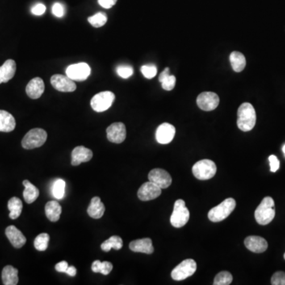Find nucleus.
<instances>
[{"mask_svg":"<svg viewBox=\"0 0 285 285\" xmlns=\"http://www.w3.org/2000/svg\"><path fill=\"white\" fill-rule=\"evenodd\" d=\"M236 207V200L233 198H227L222 203L219 204V205L211 208L208 211L207 216L208 219L214 223L223 221L232 214Z\"/></svg>","mask_w":285,"mask_h":285,"instance_id":"7ed1b4c3","label":"nucleus"},{"mask_svg":"<svg viewBox=\"0 0 285 285\" xmlns=\"http://www.w3.org/2000/svg\"><path fill=\"white\" fill-rule=\"evenodd\" d=\"M190 211L186 206V202L179 199L174 203L173 213L170 216V223L173 227L180 228L184 227L190 219Z\"/></svg>","mask_w":285,"mask_h":285,"instance_id":"423d86ee","label":"nucleus"},{"mask_svg":"<svg viewBox=\"0 0 285 285\" xmlns=\"http://www.w3.org/2000/svg\"><path fill=\"white\" fill-rule=\"evenodd\" d=\"M65 190V182L62 179H57L52 186V194L56 199H62Z\"/></svg>","mask_w":285,"mask_h":285,"instance_id":"473e14b6","label":"nucleus"},{"mask_svg":"<svg viewBox=\"0 0 285 285\" xmlns=\"http://www.w3.org/2000/svg\"><path fill=\"white\" fill-rule=\"evenodd\" d=\"M62 212V208L60 204L56 201H51L46 204L45 215L51 222L58 221L60 215Z\"/></svg>","mask_w":285,"mask_h":285,"instance_id":"393cba45","label":"nucleus"},{"mask_svg":"<svg viewBox=\"0 0 285 285\" xmlns=\"http://www.w3.org/2000/svg\"><path fill=\"white\" fill-rule=\"evenodd\" d=\"M162 194V189L152 182H145L138 190L137 196L142 202H148L159 198Z\"/></svg>","mask_w":285,"mask_h":285,"instance_id":"f8f14e48","label":"nucleus"},{"mask_svg":"<svg viewBox=\"0 0 285 285\" xmlns=\"http://www.w3.org/2000/svg\"><path fill=\"white\" fill-rule=\"evenodd\" d=\"M93 157L91 150L83 146H79L74 148L72 152V165H79L82 163L90 161Z\"/></svg>","mask_w":285,"mask_h":285,"instance_id":"6ab92c4d","label":"nucleus"},{"mask_svg":"<svg viewBox=\"0 0 285 285\" xmlns=\"http://www.w3.org/2000/svg\"><path fill=\"white\" fill-rule=\"evenodd\" d=\"M23 186H25V190L23 192L25 202L27 204L34 203L39 197V190L36 186L29 182L28 180L23 181Z\"/></svg>","mask_w":285,"mask_h":285,"instance_id":"a878e982","label":"nucleus"},{"mask_svg":"<svg viewBox=\"0 0 285 285\" xmlns=\"http://www.w3.org/2000/svg\"><path fill=\"white\" fill-rule=\"evenodd\" d=\"M230 62L233 70L236 72H243L246 65V60L244 54L236 51L232 52L230 55Z\"/></svg>","mask_w":285,"mask_h":285,"instance_id":"bb28decb","label":"nucleus"},{"mask_svg":"<svg viewBox=\"0 0 285 285\" xmlns=\"http://www.w3.org/2000/svg\"><path fill=\"white\" fill-rule=\"evenodd\" d=\"M150 182L155 184L161 189H166L172 183V178L170 174L165 169L156 168L150 171L148 174Z\"/></svg>","mask_w":285,"mask_h":285,"instance_id":"9b49d317","label":"nucleus"},{"mask_svg":"<svg viewBox=\"0 0 285 285\" xmlns=\"http://www.w3.org/2000/svg\"><path fill=\"white\" fill-rule=\"evenodd\" d=\"M18 269L12 265H6L2 272V283L5 285H16L18 283Z\"/></svg>","mask_w":285,"mask_h":285,"instance_id":"b1692460","label":"nucleus"},{"mask_svg":"<svg viewBox=\"0 0 285 285\" xmlns=\"http://www.w3.org/2000/svg\"><path fill=\"white\" fill-rule=\"evenodd\" d=\"M115 100V94L111 91H103L94 95L90 101V106L98 113L106 111L111 107Z\"/></svg>","mask_w":285,"mask_h":285,"instance_id":"6e6552de","label":"nucleus"},{"mask_svg":"<svg viewBox=\"0 0 285 285\" xmlns=\"http://www.w3.org/2000/svg\"><path fill=\"white\" fill-rule=\"evenodd\" d=\"M113 269V265L110 261H102V267H101V272L100 273L103 275H108L111 273Z\"/></svg>","mask_w":285,"mask_h":285,"instance_id":"a19ab883","label":"nucleus"},{"mask_svg":"<svg viewBox=\"0 0 285 285\" xmlns=\"http://www.w3.org/2000/svg\"><path fill=\"white\" fill-rule=\"evenodd\" d=\"M118 76L123 79H128L133 75V68L128 65H122L117 68Z\"/></svg>","mask_w":285,"mask_h":285,"instance_id":"f704fd0d","label":"nucleus"},{"mask_svg":"<svg viewBox=\"0 0 285 285\" xmlns=\"http://www.w3.org/2000/svg\"><path fill=\"white\" fill-rule=\"evenodd\" d=\"M51 83L56 90L60 92H73L76 90V84L68 76L54 75L51 78Z\"/></svg>","mask_w":285,"mask_h":285,"instance_id":"4468645a","label":"nucleus"},{"mask_svg":"<svg viewBox=\"0 0 285 285\" xmlns=\"http://www.w3.org/2000/svg\"><path fill=\"white\" fill-rule=\"evenodd\" d=\"M233 281L232 273L227 271H222L215 276L214 285H229Z\"/></svg>","mask_w":285,"mask_h":285,"instance_id":"7c9ffc66","label":"nucleus"},{"mask_svg":"<svg viewBox=\"0 0 285 285\" xmlns=\"http://www.w3.org/2000/svg\"><path fill=\"white\" fill-rule=\"evenodd\" d=\"M257 120L254 108L249 102L242 104L238 110L237 125L243 132H249L254 128Z\"/></svg>","mask_w":285,"mask_h":285,"instance_id":"f257e3e1","label":"nucleus"},{"mask_svg":"<svg viewBox=\"0 0 285 285\" xmlns=\"http://www.w3.org/2000/svg\"><path fill=\"white\" fill-rule=\"evenodd\" d=\"M108 18L105 13L99 12L94 14L93 16L88 18V22H90L91 26L95 28L102 27L107 22Z\"/></svg>","mask_w":285,"mask_h":285,"instance_id":"2f4dec72","label":"nucleus"},{"mask_svg":"<svg viewBox=\"0 0 285 285\" xmlns=\"http://www.w3.org/2000/svg\"><path fill=\"white\" fill-rule=\"evenodd\" d=\"M269 165H270V171L275 173L280 168L279 160L277 159V156L272 155L269 157Z\"/></svg>","mask_w":285,"mask_h":285,"instance_id":"58836bf2","label":"nucleus"},{"mask_svg":"<svg viewBox=\"0 0 285 285\" xmlns=\"http://www.w3.org/2000/svg\"><path fill=\"white\" fill-rule=\"evenodd\" d=\"M123 247V240L120 236H112L109 240L102 243L101 248L105 252L110 251V249H114L119 250Z\"/></svg>","mask_w":285,"mask_h":285,"instance_id":"c85d7f7f","label":"nucleus"},{"mask_svg":"<svg viewBox=\"0 0 285 285\" xmlns=\"http://www.w3.org/2000/svg\"><path fill=\"white\" fill-rule=\"evenodd\" d=\"M76 273H77V270H76V268L75 266H68L67 271L65 272V273L71 277H75L76 275Z\"/></svg>","mask_w":285,"mask_h":285,"instance_id":"49530a36","label":"nucleus"},{"mask_svg":"<svg viewBox=\"0 0 285 285\" xmlns=\"http://www.w3.org/2000/svg\"><path fill=\"white\" fill-rule=\"evenodd\" d=\"M68 268V262L65 261H60L59 263L56 264V266H55L56 271L59 272V273H65Z\"/></svg>","mask_w":285,"mask_h":285,"instance_id":"37998d69","label":"nucleus"},{"mask_svg":"<svg viewBox=\"0 0 285 285\" xmlns=\"http://www.w3.org/2000/svg\"><path fill=\"white\" fill-rule=\"evenodd\" d=\"M108 140L114 144H122L126 139V128L122 122H116L106 129Z\"/></svg>","mask_w":285,"mask_h":285,"instance_id":"ddd939ff","label":"nucleus"},{"mask_svg":"<svg viewBox=\"0 0 285 285\" xmlns=\"http://www.w3.org/2000/svg\"><path fill=\"white\" fill-rule=\"evenodd\" d=\"M198 265L194 259H186L177 265L171 272L172 279L174 281H183L194 275L197 271Z\"/></svg>","mask_w":285,"mask_h":285,"instance_id":"0eeeda50","label":"nucleus"},{"mask_svg":"<svg viewBox=\"0 0 285 285\" xmlns=\"http://www.w3.org/2000/svg\"><path fill=\"white\" fill-rule=\"evenodd\" d=\"M49 240L50 236L48 234H40L34 240V247L39 251H44L48 248Z\"/></svg>","mask_w":285,"mask_h":285,"instance_id":"c756f323","label":"nucleus"},{"mask_svg":"<svg viewBox=\"0 0 285 285\" xmlns=\"http://www.w3.org/2000/svg\"><path fill=\"white\" fill-rule=\"evenodd\" d=\"M176 129L174 125L169 123L160 124L156 130V137L158 143L168 144L174 140Z\"/></svg>","mask_w":285,"mask_h":285,"instance_id":"2eb2a0df","label":"nucleus"},{"mask_svg":"<svg viewBox=\"0 0 285 285\" xmlns=\"http://www.w3.org/2000/svg\"><path fill=\"white\" fill-rule=\"evenodd\" d=\"M16 72V63L13 60H7L0 67V84L7 82L14 77Z\"/></svg>","mask_w":285,"mask_h":285,"instance_id":"412c9836","label":"nucleus"},{"mask_svg":"<svg viewBox=\"0 0 285 285\" xmlns=\"http://www.w3.org/2000/svg\"><path fill=\"white\" fill-rule=\"evenodd\" d=\"M175 84V76L169 75L162 82V87L163 88L164 90L169 91V90H172L174 89Z\"/></svg>","mask_w":285,"mask_h":285,"instance_id":"c9c22d12","label":"nucleus"},{"mask_svg":"<svg viewBox=\"0 0 285 285\" xmlns=\"http://www.w3.org/2000/svg\"><path fill=\"white\" fill-rule=\"evenodd\" d=\"M26 94L32 99H38L44 94V81L39 77L30 80L26 88Z\"/></svg>","mask_w":285,"mask_h":285,"instance_id":"f3484780","label":"nucleus"},{"mask_svg":"<svg viewBox=\"0 0 285 285\" xmlns=\"http://www.w3.org/2000/svg\"><path fill=\"white\" fill-rule=\"evenodd\" d=\"M275 215V203L270 197L264 198L254 212L256 221L260 225H267L271 223Z\"/></svg>","mask_w":285,"mask_h":285,"instance_id":"f03ea898","label":"nucleus"},{"mask_svg":"<svg viewBox=\"0 0 285 285\" xmlns=\"http://www.w3.org/2000/svg\"><path fill=\"white\" fill-rule=\"evenodd\" d=\"M67 76L73 81L82 82L90 75V68L86 63L72 64L67 68Z\"/></svg>","mask_w":285,"mask_h":285,"instance_id":"1a4fd4ad","label":"nucleus"},{"mask_svg":"<svg viewBox=\"0 0 285 285\" xmlns=\"http://www.w3.org/2000/svg\"><path fill=\"white\" fill-rule=\"evenodd\" d=\"M47 132L42 128H33L22 139V146L25 149L40 148L47 140Z\"/></svg>","mask_w":285,"mask_h":285,"instance_id":"39448f33","label":"nucleus"},{"mask_svg":"<svg viewBox=\"0 0 285 285\" xmlns=\"http://www.w3.org/2000/svg\"><path fill=\"white\" fill-rule=\"evenodd\" d=\"M46 6L42 3H38V4L35 5V6H33L32 9H31V12L34 15H38V16H40L42 14L45 12Z\"/></svg>","mask_w":285,"mask_h":285,"instance_id":"ea45409f","label":"nucleus"},{"mask_svg":"<svg viewBox=\"0 0 285 285\" xmlns=\"http://www.w3.org/2000/svg\"><path fill=\"white\" fill-rule=\"evenodd\" d=\"M284 258H285V255H284Z\"/></svg>","mask_w":285,"mask_h":285,"instance_id":"09e8293b","label":"nucleus"},{"mask_svg":"<svg viewBox=\"0 0 285 285\" xmlns=\"http://www.w3.org/2000/svg\"><path fill=\"white\" fill-rule=\"evenodd\" d=\"M129 248L132 251L136 252V253H144L147 254H152L154 253L152 241L149 238L131 242Z\"/></svg>","mask_w":285,"mask_h":285,"instance_id":"aec40b11","label":"nucleus"},{"mask_svg":"<svg viewBox=\"0 0 285 285\" xmlns=\"http://www.w3.org/2000/svg\"><path fill=\"white\" fill-rule=\"evenodd\" d=\"M198 107L204 111H212L219 104V98L214 92H203L197 99Z\"/></svg>","mask_w":285,"mask_h":285,"instance_id":"9d476101","label":"nucleus"},{"mask_svg":"<svg viewBox=\"0 0 285 285\" xmlns=\"http://www.w3.org/2000/svg\"><path fill=\"white\" fill-rule=\"evenodd\" d=\"M52 14L57 18H62L64 15V7L60 2L54 3L52 8Z\"/></svg>","mask_w":285,"mask_h":285,"instance_id":"4c0bfd02","label":"nucleus"},{"mask_svg":"<svg viewBox=\"0 0 285 285\" xmlns=\"http://www.w3.org/2000/svg\"><path fill=\"white\" fill-rule=\"evenodd\" d=\"M142 74L145 78L151 80L157 75V68L155 65H144L141 67Z\"/></svg>","mask_w":285,"mask_h":285,"instance_id":"72a5a7b5","label":"nucleus"},{"mask_svg":"<svg viewBox=\"0 0 285 285\" xmlns=\"http://www.w3.org/2000/svg\"><path fill=\"white\" fill-rule=\"evenodd\" d=\"M22 202L19 198H10L8 202L9 217L12 219H18L22 213Z\"/></svg>","mask_w":285,"mask_h":285,"instance_id":"cd10ccee","label":"nucleus"},{"mask_svg":"<svg viewBox=\"0 0 285 285\" xmlns=\"http://www.w3.org/2000/svg\"><path fill=\"white\" fill-rule=\"evenodd\" d=\"M101 267H102V261H99V260H96L92 264V271L94 273H100Z\"/></svg>","mask_w":285,"mask_h":285,"instance_id":"c03bdc74","label":"nucleus"},{"mask_svg":"<svg viewBox=\"0 0 285 285\" xmlns=\"http://www.w3.org/2000/svg\"><path fill=\"white\" fill-rule=\"evenodd\" d=\"M244 244L245 247L253 253H263L268 249L267 241L260 236H248L245 238Z\"/></svg>","mask_w":285,"mask_h":285,"instance_id":"dca6fc26","label":"nucleus"},{"mask_svg":"<svg viewBox=\"0 0 285 285\" xmlns=\"http://www.w3.org/2000/svg\"><path fill=\"white\" fill-rule=\"evenodd\" d=\"M5 233L14 247L19 249L26 244V238L16 227L13 225L9 226L8 227H6Z\"/></svg>","mask_w":285,"mask_h":285,"instance_id":"a211bd4d","label":"nucleus"},{"mask_svg":"<svg viewBox=\"0 0 285 285\" xmlns=\"http://www.w3.org/2000/svg\"><path fill=\"white\" fill-rule=\"evenodd\" d=\"M193 174L198 179L204 181L213 178L216 174L217 168L213 161L209 160H200L197 162L192 169Z\"/></svg>","mask_w":285,"mask_h":285,"instance_id":"20e7f679","label":"nucleus"},{"mask_svg":"<svg viewBox=\"0 0 285 285\" xmlns=\"http://www.w3.org/2000/svg\"><path fill=\"white\" fill-rule=\"evenodd\" d=\"M15 126L16 122L12 114L5 110H0V132H12Z\"/></svg>","mask_w":285,"mask_h":285,"instance_id":"4be33fe9","label":"nucleus"},{"mask_svg":"<svg viewBox=\"0 0 285 285\" xmlns=\"http://www.w3.org/2000/svg\"><path fill=\"white\" fill-rule=\"evenodd\" d=\"M106 207L104 204L101 202V199L98 197H94L92 198L90 205L87 208L88 215L93 219H100L103 216L105 213Z\"/></svg>","mask_w":285,"mask_h":285,"instance_id":"5701e85b","label":"nucleus"},{"mask_svg":"<svg viewBox=\"0 0 285 285\" xmlns=\"http://www.w3.org/2000/svg\"><path fill=\"white\" fill-rule=\"evenodd\" d=\"M117 1L118 0H98V3L104 8L110 9L116 4Z\"/></svg>","mask_w":285,"mask_h":285,"instance_id":"79ce46f5","label":"nucleus"},{"mask_svg":"<svg viewBox=\"0 0 285 285\" xmlns=\"http://www.w3.org/2000/svg\"><path fill=\"white\" fill-rule=\"evenodd\" d=\"M282 151H283L284 154H285V144L283 146V148H282Z\"/></svg>","mask_w":285,"mask_h":285,"instance_id":"de8ad7c7","label":"nucleus"},{"mask_svg":"<svg viewBox=\"0 0 285 285\" xmlns=\"http://www.w3.org/2000/svg\"><path fill=\"white\" fill-rule=\"evenodd\" d=\"M271 284L273 285H285V273L279 271L273 274L271 278Z\"/></svg>","mask_w":285,"mask_h":285,"instance_id":"e433bc0d","label":"nucleus"},{"mask_svg":"<svg viewBox=\"0 0 285 285\" xmlns=\"http://www.w3.org/2000/svg\"><path fill=\"white\" fill-rule=\"evenodd\" d=\"M169 76V68H166L164 69L163 72H162L161 74H160V78H159V80H160V82H163L164 80H165L167 76Z\"/></svg>","mask_w":285,"mask_h":285,"instance_id":"a18cd8bd","label":"nucleus"}]
</instances>
